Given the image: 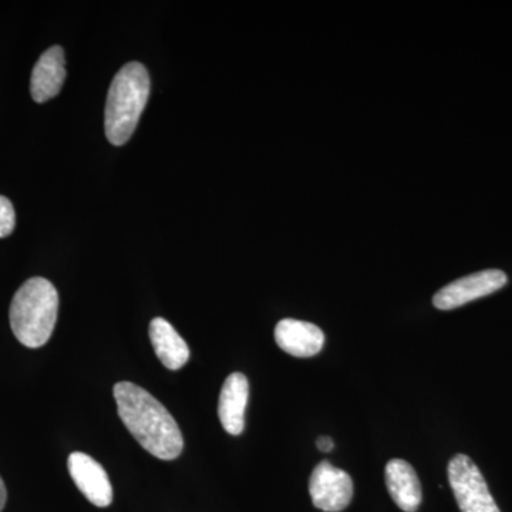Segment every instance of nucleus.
<instances>
[{
  "label": "nucleus",
  "instance_id": "nucleus-8",
  "mask_svg": "<svg viewBox=\"0 0 512 512\" xmlns=\"http://www.w3.org/2000/svg\"><path fill=\"white\" fill-rule=\"evenodd\" d=\"M276 345L295 357L318 355L325 345L322 329L303 320L284 319L275 328Z\"/></svg>",
  "mask_w": 512,
  "mask_h": 512
},
{
  "label": "nucleus",
  "instance_id": "nucleus-10",
  "mask_svg": "<svg viewBox=\"0 0 512 512\" xmlns=\"http://www.w3.org/2000/svg\"><path fill=\"white\" fill-rule=\"evenodd\" d=\"M66 80L64 52L62 47L53 46L47 49L37 60L30 79V93L36 103H45L53 99L62 90Z\"/></svg>",
  "mask_w": 512,
  "mask_h": 512
},
{
  "label": "nucleus",
  "instance_id": "nucleus-12",
  "mask_svg": "<svg viewBox=\"0 0 512 512\" xmlns=\"http://www.w3.org/2000/svg\"><path fill=\"white\" fill-rule=\"evenodd\" d=\"M150 339L154 352L167 369L180 370L187 365L190 349L170 322L163 318L151 320Z\"/></svg>",
  "mask_w": 512,
  "mask_h": 512
},
{
  "label": "nucleus",
  "instance_id": "nucleus-13",
  "mask_svg": "<svg viewBox=\"0 0 512 512\" xmlns=\"http://www.w3.org/2000/svg\"><path fill=\"white\" fill-rule=\"evenodd\" d=\"M16 225L15 208L8 198L0 195V238L9 237Z\"/></svg>",
  "mask_w": 512,
  "mask_h": 512
},
{
  "label": "nucleus",
  "instance_id": "nucleus-6",
  "mask_svg": "<svg viewBox=\"0 0 512 512\" xmlns=\"http://www.w3.org/2000/svg\"><path fill=\"white\" fill-rule=\"evenodd\" d=\"M309 493L316 508L325 512H340L352 501L353 481L346 471L322 461L313 470Z\"/></svg>",
  "mask_w": 512,
  "mask_h": 512
},
{
  "label": "nucleus",
  "instance_id": "nucleus-7",
  "mask_svg": "<svg viewBox=\"0 0 512 512\" xmlns=\"http://www.w3.org/2000/svg\"><path fill=\"white\" fill-rule=\"evenodd\" d=\"M67 467L74 484L90 503L100 508L109 507L113 501V487L100 463L93 457L77 451L70 454Z\"/></svg>",
  "mask_w": 512,
  "mask_h": 512
},
{
  "label": "nucleus",
  "instance_id": "nucleus-3",
  "mask_svg": "<svg viewBox=\"0 0 512 512\" xmlns=\"http://www.w3.org/2000/svg\"><path fill=\"white\" fill-rule=\"evenodd\" d=\"M150 84L146 67L138 62L121 67L111 82L104 113V128L114 146H124L136 131L150 96Z\"/></svg>",
  "mask_w": 512,
  "mask_h": 512
},
{
  "label": "nucleus",
  "instance_id": "nucleus-2",
  "mask_svg": "<svg viewBox=\"0 0 512 512\" xmlns=\"http://www.w3.org/2000/svg\"><path fill=\"white\" fill-rule=\"evenodd\" d=\"M59 293L45 278H32L20 286L10 305L9 319L16 339L30 349L49 342L57 322Z\"/></svg>",
  "mask_w": 512,
  "mask_h": 512
},
{
  "label": "nucleus",
  "instance_id": "nucleus-14",
  "mask_svg": "<svg viewBox=\"0 0 512 512\" xmlns=\"http://www.w3.org/2000/svg\"><path fill=\"white\" fill-rule=\"evenodd\" d=\"M316 446H318L319 450L323 451V453H329V451L333 450L335 444H333V440L330 439V437L322 436L316 441Z\"/></svg>",
  "mask_w": 512,
  "mask_h": 512
},
{
  "label": "nucleus",
  "instance_id": "nucleus-11",
  "mask_svg": "<svg viewBox=\"0 0 512 512\" xmlns=\"http://www.w3.org/2000/svg\"><path fill=\"white\" fill-rule=\"evenodd\" d=\"M386 485L394 503L404 512H416L423 501V491L416 470L407 461L390 460L386 466Z\"/></svg>",
  "mask_w": 512,
  "mask_h": 512
},
{
  "label": "nucleus",
  "instance_id": "nucleus-1",
  "mask_svg": "<svg viewBox=\"0 0 512 512\" xmlns=\"http://www.w3.org/2000/svg\"><path fill=\"white\" fill-rule=\"evenodd\" d=\"M113 392L121 421L144 450L164 461L183 453L180 427L156 397L130 382L117 383Z\"/></svg>",
  "mask_w": 512,
  "mask_h": 512
},
{
  "label": "nucleus",
  "instance_id": "nucleus-4",
  "mask_svg": "<svg viewBox=\"0 0 512 512\" xmlns=\"http://www.w3.org/2000/svg\"><path fill=\"white\" fill-rule=\"evenodd\" d=\"M448 481L461 512H501L480 468L466 454H457L448 463Z\"/></svg>",
  "mask_w": 512,
  "mask_h": 512
},
{
  "label": "nucleus",
  "instance_id": "nucleus-15",
  "mask_svg": "<svg viewBox=\"0 0 512 512\" xmlns=\"http://www.w3.org/2000/svg\"><path fill=\"white\" fill-rule=\"evenodd\" d=\"M6 500H8V491H6V485L0 477V512L5 508Z\"/></svg>",
  "mask_w": 512,
  "mask_h": 512
},
{
  "label": "nucleus",
  "instance_id": "nucleus-5",
  "mask_svg": "<svg viewBox=\"0 0 512 512\" xmlns=\"http://www.w3.org/2000/svg\"><path fill=\"white\" fill-rule=\"evenodd\" d=\"M508 278L500 269H487L451 282L434 295L433 303L441 311H451L500 291Z\"/></svg>",
  "mask_w": 512,
  "mask_h": 512
},
{
  "label": "nucleus",
  "instance_id": "nucleus-9",
  "mask_svg": "<svg viewBox=\"0 0 512 512\" xmlns=\"http://www.w3.org/2000/svg\"><path fill=\"white\" fill-rule=\"evenodd\" d=\"M249 399V383L242 373L227 377L218 402V416L222 427L231 436H239L245 429V410Z\"/></svg>",
  "mask_w": 512,
  "mask_h": 512
}]
</instances>
